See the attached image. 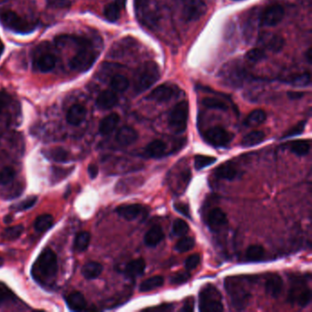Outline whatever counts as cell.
Segmentation results:
<instances>
[{"mask_svg":"<svg viewBox=\"0 0 312 312\" xmlns=\"http://www.w3.org/2000/svg\"><path fill=\"white\" fill-rule=\"evenodd\" d=\"M58 270L57 256L50 248L40 253L33 266V276L39 281H48L54 279Z\"/></svg>","mask_w":312,"mask_h":312,"instance_id":"cell-1","label":"cell"},{"mask_svg":"<svg viewBox=\"0 0 312 312\" xmlns=\"http://www.w3.org/2000/svg\"><path fill=\"white\" fill-rule=\"evenodd\" d=\"M160 77V67L155 61L148 60L144 62L135 74L134 91L137 93L145 92L152 86Z\"/></svg>","mask_w":312,"mask_h":312,"instance_id":"cell-2","label":"cell"},{"mask_svg":"<svg viewBox=\"0 0 312 312\" xmlns=\"http://www.w3.org/2000/svg\"><path fill=\"white\" fill-rule=\"evenodd\" d=\"M199 308L200 312H218L224 311L222 295L213 285H206L199 293Z\"/></svg>","mask_w":312,"mask_h":312,"instance_id":"cell-3","label":"cell"},{"mask_svg":"<svg viewBox=\"0 0 312 312\" xmlns=\"http://www.w3.org/2000/svg\"><path fill=\"white\" fill-rule=\"evenodd\" d=\"M0 22L6 28L16 33H29L36 28L33 23L20 18L13 11H6L0 14Z\"/></svg>","mask_w":312,"mask_h":312,"instance_id":"cell-4","label":"cell"},{"mask_svg":"<svg viewBox=\"0 0 312 312\" xmlns=\"http://www.w3.org/2000/svg\"><path fill=\"white\" fill-rule=\"evenodd\" d=\"M189 118V104L182 101L173 107L169 115V126L176 134L183 133L187 128Z\"/></svg>","mask_w":312,"mask_h":312,"instance_id":"cell-5","label":"cell"},{"mask_svg":"<svg viewBox=\"0 0 312 312\" xmlns=\"http://www.w3.org/2000/svg\"><path fill=\"white\" fill-rule=\"evenodd\" d=\"M98 57V52L91 46L83 47L70 61V67L76 72L85 73L91 69Z\"/></svg>","mask_w":312,"mask_h":312,"instance_id":"cell-6","label":"cell"},{"mask_svg":"<svg viewBox=\"0 0 312 312\" xmlns=\"http://www.w3.org/2000/svg\"><path fill=\"white\" fill-rule=\"evenodd\" d=\"M219 76L226 85L230 86L238 87L242 85L246 77V72L239 64L230 62L229 64L223 67Z\"/></svg>","mask_w":312,"mask_h":312,"instance_id":"cell-7","label":"cell"},{"mask_svg":"<svg viewBox=\"0 0 312 312\" xmlns=\"http://www.w3.org/2000/svg\"><path fill=\"white\" fill-rule=\"evenodd\" d=\"M181 13L186 21H194L201 18L207 10L204 0H181Z\"/></svg>","mask_w":312,"mask_h":312,"instance_id":"cell-8","label":"cell"},{"mask_svg":"<svg viewBox=\"0 0 312 312\" xmlns=\"http://www.w3.org/2000/svg\"><path fill=\"white\" fill-rule=\"evenodd\" d=\"M204 137L209 144L218 147L226 146L233 139V135L222 126H213L210 128Z\"/></svg>","mask_w":312,"mask_h":312,"instance_id":"cell-9","label":"cell"},{"mask_svg":"<svg viewBox=\"0 0 312 312\" xmlns=\"http://www.w3.org/2000/svg\"><path fill=\"white\" fill-rule=\"evenodd\" d=\"M284 15H285L284 7L279 4L272 5L267 7L262 14L260 19V24L264 27L277 26L279 23H280V21L283 20Z\"/></svg>","mask_w":312,"mask_h":312,"instance_id":"cell-10","label":"cell"},{"mask_svg":"<svg viewBox=\"0 0 312 312\" xmlns=\"http://www.w3.org/2000/svg\"><path fill=\"white\" fill-rule=\"evenodd\" d=\"M179 92V88L173 85H161L160 86L156 87L146 96V99L158 103H164L172 99Z\"/></svg>","mask_w":312,"mask_h":312,"instance_id":"cell-11","label":"cell"},{"mask_svg":"<svg viewBox=\"0 0 312 312\" xmlns=\"http://www.w3.org/2000/svg\"><path fill=\"white\" fill-rule=\"evenodd\" d=\"M228 223L226 213L221 208H213L207 216V224L212 230H219Z\"/></svg>","mask_w":312,"mask_h":312,"instance_id":"cell-12","label":"cell"},{"mask_svg":"<svg viewBox=\"0 0 312 312\" xmlns=\"http://www.w3.org/2000/svg\"><path fill=\"white\" fill-rule=\"evenodd\" d=\"M260 41L264 46L273 53H279L285 45V40L283 37L277 34L264 33L260 37Z\"/></svg>","mask_w":312,"mask_h":312,"instance_id":"cell-13","label":"cell"},{"mask_svg":"<svg viewBox=\"0 0 312 312\" xmlns=\"http://www.w3.org/2000/svg\"><path fill=\"white\" fill-rule=\"evenodd\" d=\"M139 138L137 131L130 126L121 127L115 136V140L117 143L123 146H128L136 142Z\"/></svg>","mask_w":312,"mask_h":312,"instance_id":"cell-14","label":"cell"},{"mask_svg":"<svg viewBox=\"0 0 312 312\" xmlns=\"http://www.w3.org/2000/svg\"><path fill=\"white\" fill-rule=\"evenodd\" d=\"M86 109L82 105H74L68 111L67 122L72 126H79L86 117Z\"/></svg>","mask_w":312,"mask_h":312,"instance_id":"cell-15","label":"cell"},{"mask_svg":"<svg viewBox=\"0 0 312 312\" xmlns=\"http://www.w3.org/2000/svg\"><path fill=\"white\" fill-rule=\"evenodd\" d=\"M118 103L116 94L112 91H104L100 93L96 100V106L102 110H109L115 107Z\"/></svg>","mask_w":312,"mask_h":312,"instance_id":"cell-16","label":"cell"},{"mask_svg":"<svg viewBox=\"0 0 312 312\" xmlns=\"http://www.w3.org/2000/svg\"><path fill=\"white\" fill-rule=\"evenodd\" d=\"M142 206L140 204H126V205H120L116 208V213L120 217L127 220V221H133L137 219L142 213Z\"/></svg>","mask_w":312,"mask_h":312,"instance_id":"cell-17","label":"cell"},{"mask_svg":"<svg viewBox=\"0 0 312 312\" xmlns=\"http://www.w3.org/2000/svg\"><path fill=\"white\" fill-rule=\"evenodd\" d=\"M146 269V262L143 258L132 260L126 265L125 268V275L129 279H134L140 277Z\"/></svg>","mask_w":312,"mask_h":312,"instance_id":"cell-18","label":"cell"},{"mask_svg":"<svg viewBox=\"0 0 312 312\" xmlns=\"http://www.w3.org/2000/svg\"><path fill=\"white\" fill-rule=\"evenodd\" d=\"M119 121V115L117 113H113L108 114L100 123V133L102 134L103 136H107V135L112 133L113 130L116 128Z\"/></svg>","mask_w":312,"mask_h":312,"instance_id":"cell-19","label":"cell"},{"mask_svg":"<svg viewBox=\"0 0 312 312\" xmlns=\"http://www.w3.org/2000/svg\"><path fill=\"white\" fill-rule=\"evenodd\" d=\"M283 280L279 275H273L266 282V292L272 298H278L282 292Z\"/></svg>","mask_w":312,"mask_h":312,"instance_id":"cell-20","label":"cell"},{"mask_svg":"<svg viewBox=\"0 0 312 312\" xmlns=\"http://www.w3.org/2000/svg\"><path fill=\"white\" fill-rule=\"evenodd\" d=\"M164 238V232L160 226H154L146 232L144 241L146 246L155 247Z\"/></svg>","mask_w":312,"mask_h":312,"instance_id":"cell-21","label":"cell"},{"mask_svg":"<svg viewBox=\"0 0 312 312\" xmlns=\"http://www.w3.org/2000/svg\"><path fill=\"white\" fill-rule=\"evenodd\" d=\"M166 143L162 140H156L146 146V154L153 159H160L166 155Z\"/></svg>","mask_w":312,"mask_h":312,"instance_id":"cell-22","label":"cell"},{"mask_svg":"<svg viewBox=\"0 0 312 312\" xmlns=\"http://www.w3.org/2000/svg\"><path fill=\"white\" fill-rule=\"evenodd\" d=\"M66 303L69 309L73 312L84 311L86 308V300L85 297L79 292H73L68 295Z\"/></svg>","mask_w":312,"mask_h":312,"instance_id":"cell-23","label":"cell"},{"mask_svg":"<svg viewBox=\"0 0 312 312\" xmlns=\"http://www.w3.org/2000/svg\"><path fill=\"white\" fill-rule=\"evenodd\" d=\"M214 174L218 179L232 180L238 176V170L232 164L226 163L217 168Z\"/></svg>","mask_w":312,"mask_h":312,"instance_id":"cell-24","label":"cell"},{"mask_svg":"<svg viewBox=\"0 0 312 312\" xmlns=\"http://www.w3.org/2000/svg\"><path fill=\"white\" fill-rule=\"evenodd\" d=\"M56 65V58L52 54H44L36 60V67L41 73H49Z\"/></svg>","mask_w":312,"mask_h":312,"instance_id":"cell-25","label":"cell"},{"mask_svg":"<svg viewBox=\"0 0 312 312\" xmlns=\"http://www.w3.org/2000/svg\"><path fill=\"white\" fill-rule=\"evenodd\" d=\"M264 140H265V133L260 130H255L245 136L244 139L241 141V145L244 147L257 146L260 143H262Z\"/></svg>","mask_w":312,"mask_h":312,"instance_id":"cell-26","label":"cell"},{"mask_svg":"<svg viewBox=\"0 0 312 312\" xmlns=\"http://www.w3.org/2000/svg\"><path fill=\"white\" fill-rule=\"evenodd\" d=\"M104 267L97 262H88L85 264L83 269L82 274L86 279H95L99 277L103 272Z\"/></svg>","mask_w":312,"mask_h":312,"instance_id":"cell-27","label":"cell"},{"mask_svg":"<svg viewBox=\"0 0 312 312\" xmlns=\"http://www.w3.org/2000/svg\"><path fill=\"white\" fill-rule=\"evenodd\" d=\"M164 285V279L160 276H154L152 278L144 280L140 286V292H148L153 289L159 288Z\"/></svg>","mask_w":312,"mask_h":312,"instance_id":"cell-28","label":"cell"},{"mask_svg":"<svg viewBox=\"0 0 312 312\" xmlns=\"http://www.w3.org/2000/svg\"><path fill=\"white\" fill-rule=\"evenodd\" d=\"M266 119V113L264 110H254L246 117L245 124L247 126H257L263 124Z\"/></svg>","mask_w":312,"mask_h":312,"instance_id":"cell-29","label":"cell"},{"mask_svg":"<svg viewBox=\"0 0 312 312\" xmlns=\"http://www.w3.org/2000/svg\"><path fill=\"white\" fill-rule=\"evenodd\" d=\"M44 155L49 160H54L56 162H60V163L67 162L68 159H69V153L61 147H54L52 149L46 150L44 152Z\"/></svg>","mask_w":312,"mask_h":312,"instance_id":"cell-30","label":"cell"},{"mask_svg":"<svg viewBox=\"0 0 312 312\" xmlns=\"http://www.w3.org/2000/svg\"><path fill=\"white\" fill-rule=\"evenodd\" d=\"M54 226V217L51 214H41L37 217L34 227L38 232H45Z\"/></svg>","mask_w":312,"mask_h":312,"instance_id":"cell-31","label":"cell"},{"mask_svg":"<svg viewBox=\"0 0 312 312\" xmlns=\"http://www.w3.org/2000/svg\"><path fill=\"white\" fill-rule=\"evenodd\" d=\"M91 241V234L88 232H81L77 234L74 240V249L77 252H84L85 251Z\"/></svg>","mask_w":312,"mask_h":312,"instance_id":"cell-32","label":"cell"},{"mask_svg":"<svg viewBox=\"0 0 312 312\" xmlns=\"http://www.w3.org/2000/svg\"><path fill=\"white\" fill-rule=\"evenodd\" d=\"M265 255V249L262 246L254 245L250 246L246 253V257L249 262H258Z\"/></svg>","mask_w":312,"mask_h":312,"instance_id":"cell-33","label":"cell"},{"mask_svg":"<svg viewBox=\"0 0 312 312\" xmlns=\"http://www.w3.org/2000/svg\"><path fill=\"white\" fill-rule=\"evenodd\" d=\"M290 150L295 155L299 157H303L308 155L311 150L310 142L307 140H296L291 143Z\"/></svg>","mask_w":312,"mask_h":312,"instance_id":"cell-34","label":"cell"},{"mask_svg":"<svg viewBox=\"0 0 312 312\" xmlns=\"http://www.w3.org/2000/svg\"><path fill=\"white\" fill-rule=\"evenodd\" d=\"M110 85L113 91L118 92V93H123V92L126 91L129 86V81L126 76L121 75V74H116L112 78Z\"/></svg>","mask_w":312,"mask_h":312,"instance_id":"cell-35","label":"cell"},{"mask_svg":"<svg viewBox=\"0 0 312 312\" xmlns=\"http://www.w3.org/2000/svg\"><path fill=\"white\" fill-rule=\"evenodd\" d=\"M120 10H121V8L113 2V3L108 4L105 7L104 15L108 21L115 22L119 20Z\"/></svg>","mask_w":312,"mask_h":312,"instance_id":"cell-36","label":"cell"},{"mask_svg":"<svg viewBox=\"0 0 312 312\" xmlns=\"http://www.w3.org/2000/svg\"><path fill=\"white\" fill-rule=\"evenodd\" d=\"M216 162V158L205 156V155H197L194 158V167L197 170H200L206 167L211 166Z\"/></svg>","mask_w":312,"mask_h":312,"instance_id":"cell-37","label":"cell"},{"mask_svg":"<svg viewBox=\"0 0 312 312\" xmlns=\"http://www.w3.org/2000/svg\"><path fill=\"white\" fill-rule=\"evenodd\" d=\"M24 231V226L19 225V226L8 227L4 230L2 232L1 236L5 240H15L19 238L22 232Z\"/></svg>","mask_w":312,"mask_h":312,"instance_id":"cell-38","label":"cell"},{"mask_svg":"<svg viewBox=\"0 0 312 312\" xmlns=\"http://www.w3.org/2000/svg\"><path fill=\"white\" fill-rule=\"evenodd\" d=\"M288 84L295 87H306L311 85V73H304L294 76L292 79H289Z\"/></svg>","mask_w":312,"mask_h":312,"instance_id":"cell-39","label":"cell"},{"mask_svg":"<svg viewBox=\"0 0 312 312\" xmlns=\"http://www.w3.org/2000/svg\"><path fill=\"white\" fill-rule=\"evenodd\" d=\"M195 245V241L193 237L184 236L178 241L175 246V249L179 253H185L192 250Z\"/></svg>","mask_w":312,"mask_h":312,"instance_id":"cell-40","label":"cell"},{"mask_svg":"<svg viewBox=\"0 0 312 312\" xmlns=\"http://www.w3.org/2000/svg\"><path fill=\"white\" fill-rule=\"evenodd\" d=\"M202 104L204 107L210 109H215V110H222L226 111L228 109V107L225 102L217 98H212V97H207L202 101Z\"/></svg>","mask_w":312,"mask_h":312,"instance_id":"cell-41","label":"cell"},{"mask_svg":"<svg viewBox=\"0 0 312 312\" xmlns=\"http://www.w3.org/2000/svg\"><path fill=\"white\" fill-rule=\"evenodd\" d=\"M189 230L190 228L188 224L183 220L177 219L173 223L172 232L176 236H184L188 233Z\"/></svg>","mask_w":312,"mask_h":312,"instance_id":"cell-42","label":"cell"},{"mask_svg":"<svg viewBox=\"0 0 312 312\" xmlns=\"http://www.w3.org/2000/svg\"><path fill=\"white\" fill-rule=\"evenodd\" d=\"M246 58L251 62H258L266 58V53L260 48H254L247 52Z\"/></svg>","mask_w":312,"mask_h":312,"instance_id":"cell-43","label":"cell"},{"mask_svg":"<svg viewBox=\"0 0 312 312\" xmlns=\"http://www.w3.org/2000/svg\"><path fill=\"white\" fill-rule=\"evenodd\" d=\"M16 172L14 169L10 167H6L0 171V185H7L15 178Z\"/></svg>","mask_w":312,"mask_h":312,"instance_id":"cell-44","label":"cell"},{"mask_svg":"<svg viewBox=\"0 0 312 312\" xmlns=\"http://www.w3.org/2000/svg\"><path fill=\"white\" fill-rule=\"evenodd\" d=\"M306 121H300L297 125L292 126L289 130H287L282 137V139H288V138H292L295 136H299L300 134L303 133L304 129H305Z\"/></svg>","mask_w":312,"mask_h":312,"instance_id":"cell-45","label":"cell"},{"mask_svg":"<svg viewBox=\"0 0 312 312\" xmlns=\"http://www.w3.org/2000/svg\"><path fill=\"white\" fill-rule=\"evenodd\" d=\"M37 199H38L37 196H31V197H28L27 199L20 201V203L12 206L11 208L17 210V211H25V210H28V209L33 207L35 205V203L37 202Z\"/></svg>","mask_w":312,"mask_h":312,"instance_id":"cell-46","label":"cell"},{"mask_svg":"<svg viewBox=\"0 0 312 312\" xmlns=\"http://www.w3.org/2000/svg\"><path fill=\"white\" fill-rule=\"evenodd\" d=\"M312 300V291L310 288H305L301 292L299 293V296H297V303L301 308H305L311 303Z\"/></svg>","mask_w":312,"mask_h":312,"instance_id":"cell-47","label":"cell"},{"mask_svg":"<svg viewBox=\"0 0 312 312\" xmlns=\"http://www.w3.org/2000/svg\"><path fill=\"white\" fill-rule=\"evenodd\" d=\"M199 262H200V255H199V254L192 255L186 259L185 267L188 270H193V269L196 268L197 266H199Z\"/></svg>","mask_w":312,"mask_h":312,"instance_id":"cell-48","label":"cell"},{"mask_svg":"<svg viewBox=\"0 0 312 312\" xmlns=\"http://www.w3.org/2000/svg\"><path fill=\"white\" fill-rule=\"evenodd\" d=\"M174 209L178 212V213L184 215L187 218H192V214H191V210L190 207L184 202H177L174 204Z\"/></svg>","mask_w":312,"mask_h":312,"instance_id":"cell-49","label":"cell"},{"mask_svg":"<svg viewBox=\"0 0 312 312\" xmlns=\"http://www.w3.org/2000/svg\"><path fill=\"white\" fill-rule=\"evenodd\" d=\"M189 279H190L189 273H179V274L173 276L170 279V282H171V284H174V285H179V284H183V283L187 282Z\"/></svg>","mask_w":312,"mask_h":312,"instance_id":"cell-50","label":"cell"},{"mask_svg":"<svg viewBox=\"0 0 312 312\" xmlns=\"http://www.w3.org/2000/svg\"><path fill=\"white\" fill-rule=\"evenodd\" d=\"M98 172H99V169H98L97 165H95V164L89 165V167H88V174H89L91 179H95L98 176Z\"/></svg>","mask_w":312,"mask_h":312,"instance_id":"cell-51","label":"cell"},{"mask_svg":"<svg viewBox=\"0 0 312 312\" xmlns=\"http://www.w3.org/2000/svg\"><path fill=\"white\" fill-rule=\"evenodd\" d=\"M8 102V95L6 93H0V113L2 109L6 106Z\"/></svg>","mask_w":312,"mask_h":312,"instance_id":"cell-52","label":"cell"},{"mask_svg":"<svg viewBox=\"0 0 312 312\" xmlns=\"http://www.w3.org/2000/svg\"><path fill=\"white\" fill-rule=\"evenodd\" d=\"M193 299H188V300H187V303H185V305H184V307H183V308L181 309V311H182V312H184V311H185V312H190V311H193Z\"/></svg>","mask_w":312,"mask_h":312,"instance_id":"cell-53","label":"cell"},{"mask_svg":"<svg viewBox=\"0 0 312 312\" xmlns=\"http://www.w3.org/2000/svg\"><path fill=\"white\" fill-rule=\"evenodd\" d=\"M287 95L290 99L297 100L301 98L304 95V93H299V92H290V93H287Z\"/></svg>","mask_w":312,"mask_h":312,"instance_id":"cell-54","label":"cell"},{"mask_svg":"<svg viewBox=\"0 0 312 312\" xmlns=\"http://www.w3.org/2000/svg\"><path fill=\"white\" fill-rule=\"evenodd\" d=\"M146 0H135V6L137 9H140L141 7L144 6V3L146 2Z\"/></svg>","mask_w":312,"mask_h":312,"instance_id":"cell-55","label":"cell"},{"mask_svg":"<svg viewBox=\"0 0 312 312\" xmlns=\"http://www.w3.org/2000/svg\"><path fill=\"white\" fill-rule=\"evenodd\" d=\"M114 3L120 7L123 8L126 6V0H114Z\"/></svg>","mask_w":312,"mask_h":312,"instance_id":"cell-56","label":"cell"},{"mask_svg":"<svg viewBox=\"0 0 312 312\" xmlns=\"http://www.w3.org/2000/svg\"><path fill=\"white\" fill-rule=\"evenodd\" d=\"M306 58H307V60L309 61V63H312V49H309V50L307 51V53H306Z\"/></svg>","mask_w":312,"mask_h":312,"instance_id":"cell-57","label":"cell"},{"mask_svg":"<svg viewBox=\"0 0 312 312\" xmlns=\"http://www.w3.org/2000/svg\"><path fill=\"white\" fill-rule=\"evenodd\" d=\"M6 289H2L1 288V285H0V299H3V297L6 296Z\"/></svg>","mask_w":312,"mask_h":312,"instance_id":"cell-58","label":"cell"},{"mask_svg":"<svg viewBox=\"0 0 312 312\" xmlns=\"http://www.w3.org/2000/svg\"><path fill=\"white\" fill-rule=\"evenodd\" d=\"M3 52H4V45H3V43L0 42V56L2 55Z\"/></svg>","mask_w":312,"mask_h":312,"instance_id":"cell-59","label":"cell"},{"mask_svg":"<svg viewBox=\"0 0 312 312\" xmlns=\"http://www.w3.org/2000/svg\"><path fill=\"white\" fill-rule=\"evenodd\" d=\"M3 265H4V260H3V258L0 256V267H1V266H3Z\"/></svg>","mask_w":312,"mask_h":312,"instance_id":"cell-60","label":"cell"}]
</instances>
